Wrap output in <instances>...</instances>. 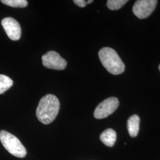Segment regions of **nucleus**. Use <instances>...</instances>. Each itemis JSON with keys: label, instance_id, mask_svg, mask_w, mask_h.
Segmentation results:
<instances>
[{"label": "nucleus", "instance_id": "obj_8", "mask_svg": "<svg viewBox=\"0 0 160 160\" xmlns=\"http://www.w3.org/2000/svg\"><path fill=\"white\" fill-rule=\"evenodd\" d=\"M116 132L111 128L107 129L105 131H104L100 136V139L101 141L105 145L109 147H112L114 146V143L116 141Z\"/></svg>", "mask_w": 160, "mask_h": 160}, {"label": "nucleus", "instance_id": "obj_7", "mask_svg": "<svg viewBox=\"0 0 160 160\" xmlns=\"http://www.w3.org/2000/svg\"><path fill=\"white\" fill-rule=\"evenodd\" d=\"M1 24L8 37L12 40H18L21 37L22 30L20 24L12 17H6L1 21Z\"/></svg>", "mask_w": 160, "mask_h": 160}, {"label": "nucleus", "instance_id": "obj_3", "mask_svg": "<svg viewBox=\"0 0 160 160\" xmlns=\"http://www.w3.org/2000/svg\"><path fill=\"white\" fill-rule=\"evenodd\" d=\"M0 141L11 154L18 158H24L27 154L26 148L16 137L6 131H0Z\"/></svg>", "mask_w": 160, "mask_h": 160}, {"label": "nucleus", "instance_id": "obj_10", "mask_svg": "<svg viewBox=\"0 0 160 160\" xmlns=\"http://www.w3.org/2000/svg\"><path fill=\"white\" fill-rule=\"evenodd\" d=\"M13 85L12 80L6 75L0 74V94L10 88Z\"/></svg>", "mask_w": 160, "mask_h": 160}, {"label": "nucleus", "instance_id": "obj_14", "mask_svg": "<svg viewBox=\"0 0 160 160\" xmlns=\"http://www.w3.org/2000/svg\"><path fill=\"white\" fill-rule=\"evenodd\" d=\"M92 2H93L92 0H88L87 1V4H91Z\"/></svg>", "mask_w": 160, "mask_h": 160}, {"label": "nucleus", "instance_id": "obj_4", "mask_svg": "<svg viewBox=\"0 0 160 160\" xmlns=\"http://www.w3.org/2000/svg\"><path fill=\"white\" fill-rule=\"evenodd\" d=\"M119 102L118 98L114 97L106 98L97 106L94 112V116L98 119L106 118L112 114L118 109Z\"/></svg>", "mask_w": 160, "mask_h": 160}, {"label": "nucleus", "instance_id": "obj_13", "mask_svg": "<svg viewBox=\"0 0 160 160\" xmlns=\"http://www.w3.org/2000/svg\"><path fill=\"white\" fill-rule=\"evenodd\" d=\"M73 2H74L76 5L79 6L80 7H86L87 4V1H84V0H74L73 1Z\"/></svg>", "mask_w": 160, "mask_h": 160}, {"label": "nucleus", "instance_id": "obj_2", "mask_svg": "<svg viewBox=\"0 0 160 160\" xmlns=\"http://www.w3.org/2000/svg\"><path fill=\"white\" fill-rule=\"evenodd\" d=\"M98 57L103 67L110 74L119 75L125 71V66L117 52L109 47H104L98 52Z\"/></svg>", "mask_w": 160, "mask_h": 160}, {"label": "nucleus", "instance_id": "obj_5", "mask_svg": "<svg viewBox=\"0 0 160 160\" xmlns=\"http://www.w3.org/2000/svg\"><path fill=\"white\" fill-rule=\"evenodd\" d=\"M42 63L47 68L63 70L66 68L67 62L57 52H48L42 57Z\"/></svg>", "mask_w": 160, "mask_h": 160}, {"label": "nucleus", "instance_id": "obj_12", "mask_svg": "<svg viewBox=\"0 0 160 160\" xmlns=\"http://www.w3.org/2000/svg\"><path fill=\"white\" fill-rule=\"evenodd\" d=\"M128 1L126 0H108L107 6L111 10H117L124 6Z\"/></svg>", "mask_w": 160, "mask_h": 160}, {"label": "nucleus", "instance_id": "obj_11", "mask_svg": "<svg viewBox=\"0 0 160 160\" xmlns=\"http://www.w3.org/2000/svg\"><path fill=\"white\" fill-rule=\"evenodd\" d=\"M1 2L7 6L18 8H24L28 4L26 0H1Z\"/></svg>", "mask_w": 160, "mask_h": 160}, {"label": "nucleus", "instance_id": "obj_15", "mask_svg": "<svg viewBox=\"0 0 160 160\" xmlns=\"http://www.w3.org/2000/svg\"><path fill=\"white\" fill-rule=\"evenodd\" d=\"M158 69H159V70H160V65H159V67H158Z\"/></svg>", "mask_w": 160, "mask_h": 160}, {"label": "nucleus", "instance_id": "obj_6", "mask_svg": "<svg viewBox=\"0 0 160 160\" xmlns=\"http://www.w3.org/2000/svg\"><path fill=\"white\" fill-rule=\"evenodd\" d=\"M157 2V0L137 1L133 6V12L140 19L147 18L154 12Z\"/></svg>", "mask_w": 160, "mask_h": 160}, {"label": "nucleus", "instance_id": "obj_1", "mask_svg": "<svg viewBox=\"0 0 160 160\" xmlns=\"http://www.w3.org/2000/svg\"><path fill=\"white\" fill-rule=\"evenodd\" d=\"M60 103L57 97L53 94H47L39 101L36 114L41 123L48 125L52 123L57 116Z\"/></svg>", "mask_w": 160, "mask_h": 160}, {"label": "nucleus", "instance_id": "obj_9", "mask_svg": "<svg viewBox=\"0 0 160 160\" xmlns=\"http://www.w3.org/2000/svg\"><path fill=\"white\" fill-rule=\"evenodd\" d=\"M139 123L140 118L137 114L132 115L128 119L127 127L129 135L131 137H135L137 136L139 130Z\"/></svg>", "mask_w": 160, "mask_h": 160}]
</instances>
